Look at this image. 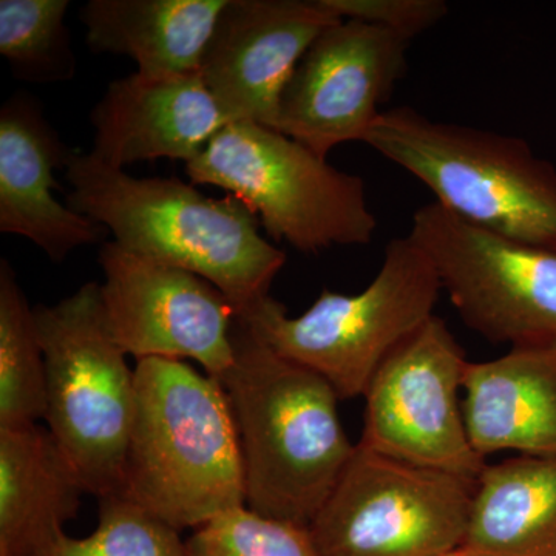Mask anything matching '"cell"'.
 Listing matches in <instances>:
<instances>
[{
    "label": "cell",
    "mask_w": 556,
    "mask_h": 556,
    "mask_svg": "<svg viewBox=\"0 0 556 556\" xmlns=\"http://www.w3.org/2000/svg\"><path fill=\"white\" fill-rule=\"evenodd\" d=\"M65 201L116 243L189 270L219 289L237 314L269 295L287 252L260 232L258 215L236 195L211 199L178 178H137L93 153L72 152Z\"/></svg>",
    "instance_id": "6da1fadb"
},
{
    "label": "cell",
    "mask_w": 556,
    "mask_h": 556,
    "mask_svg": "<svg viewBox=\"0 0 556 556\" xmlns=\"http://www.w3.org/2000/svg\"><path fill=\"white\" fill-rule=\"evenodd\" d=\"M232 367L222 379L247 481V507L308 529L356 445L327 380L281 357L236 317Z\"/></svg>",
    "instance_id": "7a4b0ae2"
},
{
    "label": "cell",
    "mask_w": 556,
    "mask_h": 556,
    "mask_svg": "<svg viewBox=\"0 0 556 556\" xmlns=\"http://www.w3.org/2000/svg\"><path fill=\"white\" fill-rule=\"evenodd\" d=\"M135 391L121 495L179 533L247 507L239 433L222 382L182 361L142 358Z\"/></svg>",
    "instance_id": "3957f363"
},
{
    "label": "cell",
    "mask_w": 556,
    "mask_h": 556,
    "mask_svg": "<svg viewBox=\"0 0 556 556\" xmlns=\"http://www.w3.org/2000/svg\"><path fill=\"white\" fill-rule=\"evenodd\" d=\"M365 144L397 164L453 214L556 251V167L529 142L497 131L383 110Z\"/></svg>",
    "instance_id": "277c9868"
},
{
    "label": "cell",
    "mask_w": 556,
    "mask_h": 556,
    "mask_svg": "<svg viewBox=\"0 0 556 556\" xmlns=\"http://www.w3.org/2000/svg\"><path fill=\"white\" fill-rule=\"evenodd\" d=\"M441 291L430 258L405 236L390 240L378 276L357 294L324 289L298 317H289L283 303L266 295L237 318L270 350L316 372L346 401L364 396L386 358L434 316Z\"/></svg>",
    "instance_id": "5b68a950"
},
{
    "label": "cell",
    "mask_w": 556,
    "mask_h": 556,
    "mask_svg": "<svg viewBox=\"0 0 556 556\" xmlns=\"http://www.w3.org/2000/svg\"><path fill=\"white\" fill-rule=\"evenodd\" d=\"M195 185L215 186L247 203L269 239L302 254L364 247L378 228L364 178L336 169L295 139L260 124L230 123L186 164Z\"/></svg>",
    "instance_id": "8992f818"
},
{
    "label": "cell",
    "mask_w": 556,
    "mask_h": 556,
    "mask_svg": "<svg viewBox=\"0 0 556 556\" xmlns=\"http://www.w3.org/2000/svg\"><path fill=\"white\" fill-rule=\"evenodd\" d=\"M35 316L51 437L89 495L121 493L137 391L135 369L105 320L101 285L89 281L54 305H38Z\"/></svg>",
    "instance_id": "52a82bcc"
},
{
    "label": "cell",
    "mask_w": 556,
    "mask_h": 556,
    "mask_svg": "<svg viewBox=\"0 0 556 556\" xmlns=\"http://www.w3.org/2000/svg\"><path fill=\"white\" fill-rule=\"evenodd\" d=\"M460 320L496 345H556V251L473 225L439 204L412 218Z\"/></svg>",
    "instance_id": "ba28073f"
},
{
    "label": "cell",
    "mask_w": 556,
    "mask_h": 556,
    "mask_svg": "<svg viewBox=\"0 0 556 556\" xmlns=\"http://www.w3.org/2000/svg\"><path fill=\"white\" fill-rule=\"evenodd\" d=\"M477 481L356 444L308 530L318 556H447L463 546Z\"/></svg>",
    "instance_id": "9c48e42d"
},
{
    "label": "cell",
    "mask_w": 556,
    "mask_h": 556,
    "mask_svg": "<svg viewBox=\"0 0 556 556\" xmlns=\"http://www.w3.org/2000/svg\"><path fill=\"white\" fill-rule=\"evenodd\" d=\"M468 361L433 316L380 365L365 391L358 444L402 463L477 481L486 466L471 445L459 391Z\"/></svg>",
    "instance_id": "30bf717a"
},
{
    "label": "cell",
    "mask_w": 556,
    "mask_h": 556,
    "mask_svg": "<svg viewBox=\"0 0 556 556\" xmlns=\"http://www.w3.org/2000/svg\"><path fill=\"white\" fill-rule=\"evenodd\" d=\"M101 302L113 339L138 361L192 358L222 382L232 367L237 311L207 280L116 241L100 252Z\"/></svg>",
    "instance_id": "8fae6325"
},
{
    "label": "cell",
    "mask_w": 556,
    "mask_h": 556,
    "mask_svg": "<svg viewBox=\"0 0 556 556\" xmlns=\"http://www.w3.org/2000/svg\"><path fill=\"white\" fill-rule=\"evenodd\" d=\"M412 40L378 25L342 20L321 33L281 94L277 129L321 159L361 141L408 68Z\"/></svg>",
    "instance_id": "7c38bea8"
},
{
    "label": "cell",
    "mask_w": 556,
    "mask_h": 556,
    "mask_svg": "<svg viewBox=\"0 0 556 556\" xmlns=\"http://www.w3.org/2000/svg\"><path fill=\"white\" fill-rule=\"evenodd\" d=\"M339 21L324 0H229L204 51L201 78L232 123L276 130L292 73Z\"/></svg>",
    "instance_id": "4fadbf2b"
},
{
    "label": "cell",
    "mask_w": 556,
    "mask_h": 556,
    "mask_svg": "<svg viewBox=\"0 0 556 556\" xmlns=\"http://www.w3.org/2000/svg\"><path fill=\"white\" fill-rule=\"evenodd\" d=\"M90 121L91 153L116 169L160 159L188 164L232 123L200 72L156 78L137 72L115 79Z\"/></svg>",
    "instance_id": "5bb4252c"
},
{
    "label": "cell",
    "mask_w": 556,
    "mask_h": 556,
    "mask_svg": "<svg viewBox=\"0 0 556 556\" xmlns=\"http://www.w3.org/2000/svg\"><path fill=\"white\" fill-rule=\"evenodd\" d=\"M70 150L38 101L17 91L0 109V232L24 237L62 263L75 249L105 237V228L54 199L53 172Z\"/></svg>",
    "instance_id": "9a60e30c"
},
{
    "label": "cell",
    "mask_w": 556,
    "mask_h": 556,
    "mask_svg": "<svg viewBox=\"0 0 556 556\" xmlns=\"http://www.w3.org/2000/svg\"><path fill=\"white\" fill-rule=\"evenodd\" d=\"M463 409L479 456H556V345L510 348L468 362Z\"/></svg>",
    "instance_id": "2e32d148"
},
{
    "label": "cell",
    "mask_w": 556,
    "mask_h": 556,
    "mask_svg": "<svg viewBox=\"0 0 556 556\" xmlns=\"http://www.w3.org/2000/svg\"><path fill=\"white\" fill-rule=\"evenodd\" d=\"M87 495L49 428H0V556H33L64 533Z\"/></svg>",
    "instance_id": "e0dca14e"
},
{
    "label": "cell",
    "mask_w": 556,
    "mask_h": 556,
    "mask_svg": "<svg viewBox=\"0 0 556 556\" xmlns=\"http://www.w3.org/2000/svg\"><path fill=\"white\" fill-rule=\"evenodd\" d=\"M229 0H90L79 10L93 53L129 56L144 76L200 72Z\"/></svg>",
    "instance_id": "ac0fdd59"
},
{
    "label": "cell",
    "mask_w": 556,
    "mask_h": 556,
    "mask_svg": "<svg viewBox=\"0 0 556 556\" xmlns=\"http://www.w3.org/2000/svg\"><path fill=\"white\" fill-rule=\"evenodd\" d=\"M468 556H556V456L486 464L475 484Z\"/></svg>",
    "instance_id": "d6986e66"
},
{
    "label": "cell",
    "mask_w": 556,
    "mask_h": 556,
    "mask_svg": "<svg viewBox=\"0 0 556 556\" xmlns=\"http://www.w3.org/2000/svg\"><path fill=\"white\" fill-rule=\"evenodd\" d=\"M47 372L35 308L16 273L0 260V428L46 419Z\"/></svg>",
    "instance_id": "ffe728a7"
},
{
    "label": "cell",
    "mask_w": 556,
    "mask_h": 556,
    "mask_svg": "<svg viewBox=\"0 0 556 556\" xmlns=\"http://www.w3.org/2000/svg\"><path fill=\"white\" fill-rule=\"evenodd\" d=\"M70 0H0V54L14 78L31 84L67 83L76 56L64 16Z\"/></svg>",
    "instance_id": "44dd1931"
},
{
    "label": "cell",
    "mask_w": 556,
    "mask_h": 556,
    "mask_svg": "<svg viewBox=\"0 0 556 556\" xmlns=\"http://www.w3.org/2000/svg\"><path fill=\"white\" fill-rule=\"evenodd\" d=\"M33 556H188L178 530L121 493L100 497V521L86 538L61 533Z\"/></svg>",
    "instance_id": "7402d4cb"
},
{
    "label": "cell",
    "mask_w": 556,
    "mask_h": 556,
    "mask_svg": "<svg viewBox=\"0 0 556 556\" xmlns=\"http://www.w3.org/2000/svg\"><path fill=\"white\" fill-rule=\"evenodd\" d=\"M188 556H318L309 530L233 508L186 541Z\"/></svg>",
    "instance_id": "603a6c76"
},
{
    "label": "cell",
    "mask_w": 556,
    "mask_h": 556,
    "mask_svg": "<svg viewBox=\"0 0 556 556\" xmlns=\"http://www.w3.org/2000/svg\"><path fill=\"white\" fill-rule=\"evenodd\" d=\"M340 20L378 25L409 40L430 30L448 13L444 0H324Z\"/></svg>",
    "instance_id": "cb8c5ba5"
},
{
    "label": "cell",
    "mask_w": 556,
    "mask_h": 556,
    "mask_svg": "<svg viewBox=\"0 0 556 556\" xmlns=\"http://www.w3.org/2000/svg\"><path fill=\"white\" fill-rule=\"evenodd\" d=\"M448 556H468V555L463 554V552L457 551V552H455V554H452V555H448Z\"/></svg>",
    "instance_id": "d4e9b609"
},
{
    "label": "cell",
    "mask_w": 556,
    "mask_h": 556,
    "mask_svg": "<svg viewBox=\"0 0 556 556\" xmlns=\"http://www.w3.org/2000/svg\"><path fill=\"white\" fill-rule=\"evenodd\" d=\"M448 556V555H447Z\"/></svg>",
    "instance_id": "484cf974"
}]
</instances>
